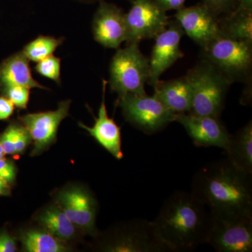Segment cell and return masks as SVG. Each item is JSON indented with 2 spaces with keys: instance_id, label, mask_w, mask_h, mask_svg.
<instances>
[{
  "instance_id": "cell-1",
  "label": "cell",
  "mask_w": 252,
  "mask_h": 252,
  "mask_svg": "<svg viewBox=\"0 0 252 252\" xmlns=\"http://www.w3.org/2000/svg\"><path fill=\"white\" fill-rule=\"evenodd\" d=\"M191 193L213 215L252 216V175L227 157L210 162L195 173Z\"/></svg>"
},
{
  "instance_id": "cell-2",
  "label": "cell",
  "mask_w": 252,
  "mask_h": 252,
  "mask_svg": "<svg viewBox=\"0 0 252 252\" xmlns=\"http://www.w3.org/2000/svg\"><path fill=\"white\" fill-rule=\"evenodd\" d=\"M214 215L191 192L176 191L162 204L153 220L173 252L193 251L207 243Z\"/></svg>"
},
{
  "instance_id": "cell-3",
  "label": "cell",
  "mask_w": 252,
  "mask_h": 252,
  "mask_svg": "<svg viewBox=\"0 0 252 252\" xmlns=\"http://www.w3.org/2000/svg\"><path fill=\"white\" fill-rule=\"evenodd\" d=\"M191 90L190 114L220 117L231 83L205 59L200 60L188 71Z\"/></svg>"
},
{
  "instance_id": "cell-4",
  "label": "cell",
  "mask_w": 252,
  "mask_h": 252,
  "mask_svg": "<svg viewBox=\"0 0 252 252\" xmlns=\"http://www.w3.org/2000/svg\"><path fill=\"white\" fill-rule=\"evenodd\" d=\"M201 59L211 63L231 84L252 87V42L220 34L201 48Z\"/></svg>"
},
{
  "instance_id": "cell-5",
  "label": "cell",
  "mask_w": 252,
  "mask_h": 252,
  "mask_svg": "<svg viewBox=\"0 0 252 252\" xmlns=\"http://www.w3.org/2000/svg\"><path fill=\"white\" fill-rule=\"evenodd\" d=\"M140 44H127L118 49L109 65V81L113 92L118 97L126 94H147L145 85L149 77V58L140 49Z\"/></svg>"
},
{
  "instance_id": "cell-6",
  "label": "cell",
  "mask_w": 252,
  "mask_h": 252,
  "mask_svg": "<svg viewBox=\"0 0 252 252\" xmlns=\"http://www.w3.org/2000/svg\"><path fill=\"white\" fill-rule=\"evenodd\" d=\"M99 248L114 252H173L153 220H131L102 235Z\"/></svg>"
},
{
  "instance_id": "cell-7",
  "label": "cell",
  "mask_w": 252,
  "mask_h": 252,
  "mask_svg": "<svg viewBox=\"0 0 252 252\" xmlns=\"http://www.w3.org/2000/svg\"><path fill=\"white\" fill-rule=\"evenodd\" d=\"M117 104L129 124L147 135H153L175 122V113L154 94H126L118 97Z\"/></svg>"
},
{
  "instance_id": "cell-8",
  "label": "cell",
  "mask_w": 252,
  "mask_h": 252,
  "mask_svg": "<svg viewBox=\"0 0 252 252\" xmlns=\"http://www.w3.org/2000/svg\"><path fill=\"white\" fill-rule=\"evenodd\" d=\"M213 215L207 244L219 252H252V216Z\"/></svg>"
},
{
  "instance_id": "cell-9",
  "label": "cell",
  "mask_w": 252,
  "mask_h": 252,
  "mask_svg": "<svg viewBox=\"0 0 252 252\" xmlns=\"http://www.w3.org/2000/svg\"><path fill=\"white\" fill-rule=\"evenodd\" d=\"M130 3V9L125 14L127 44L154 39L168 26L166 11L154 0H132Z\"/></svg>"
},
{
  "instance_id": "cell-10",
  "label": "cell",
  "mask_w": 252,
  "mask_h": 252,
  "mask_svg": "<svg viewBox=\"0 0 252 252\" xmlns=\"http://www.w3.org/2000/svg\"><path fill=\"white\" fill-rule=\"evenodd\" d=\"M71 100L59 102L56 110L25 114L19 121L31 136L32 157L40 155L57 140L60 124L69 115Z\"/></svg>"
},
{
  "instance_id": "cell-11",
  "label": "cell",
  "mask_w": 252,
  "mask_h": 252,
  "mask_svg": "<svg viewBox=\"0 0 252 252\" xmlns=\"http://www.w3.org/2000/svg\"><path fill=\"white\" fill-rule=\"evenodd\" d=\"M56 203L82 233L94 237L98 235L95 225L97 200L87 189L77 187L64 189L57 194Z\"/></svg>"
},
{
  "instance_id": "cell-12",
  "label": "cell",
  "mask_w": 252,
  "mask_h": 252,
  "mask_svg": "<svg viewBox=\"0 0 252 252\" xmlns=\"http://www.w3.org/2000/svg\"><path fill=\"white\" fill-rule=\"evenodd\" d=\"M185 32L176 20L170 21L167 27L154 39L149 61L148 84L154 88L162 74L184 57L181 50V40Z\"/></svg>"
},
{
  "instance_id": "cell-13",
  "label": "cell",
  "mask_w": 252,
  "mask_h": 252,
  "mask_svg": "<svg viewBox=\"0 0 252 252\" xmlns=\"http://www.w3.org/2000/svg\"><path fill=\"white\" fill-rule=\"evenodd\" d=\"M175 122L183 126L197 147H219L224 151L228 147L231 134L220 117L182 113L176 115Z\"/></svg>"
},
{
  "instance_id": "cell-14",
  "label": "cell",
  "mask_w": 252,
  "mask_h": 252,
  "mask_svg": "<svg viewBox=\"0 0 252 252\" xmlns=\"http://www.w3.org/2000/svg\"><path fill=\"white\" fill-rule=\"evenodd\" d=\"M94 40L104 48L118 49L126 39L125 13L105 0L99 1L92 23Z\"/></svg>"
},
{
  "instance_id": "cell-15",
  "label": "cell",
  "mask_w": 252,
  "mask_h": 252,
  "mask_svg": "<svg viewBox=\"0 0 252 252\" xmlns=\"http://www.w3.org/2000/svg\"><path fill=\"white\" fill-rule=\"evenodd\" d=\"M176 21L180 23L185 34L200 48L221 34L219 18L216 17L203 3L184 7L177 11Z\"/></svg>"
},
{
  "instance_id": "cell-16",
  "label": "cell",
  "mask_w": 252,
  "mask_h": 252,
  "mask_svg": "<svg viewBox=\"0 0 252 252\" xmlns=\"http://www.w3.org/2000/svg\"><path fill=\"white\" fill-rule=\"evenodd\" d=\"M107 81L102 80V100L98 110V116L94 117L93 127L79 122V127L87 131L104 149L117 160L124 158L122 151V129L107 113L105 104V91Z\"/></svg>"
},
{
  "instance_id": "cell-17",
  "label": "cell",
  "mask_w": 252,
  "mask_h": 252,
  "mask_svg": "<svg viewBox=\"0 0 252 252\" xmlns=\"http://www.w3.org/2000/svg\"><path fill=\"white\" fill-rule=\"evenodd\" d=\"M154 94L175 114L189 113L191 106V90L185 76L168 81H159Z\"/></svg>"
},
{
  "instance_id": "cell-18",
  "label": "cell",
  "mask_w": 252,
  "mask_h": 252,
  "mask_svg": "<svg viewBox=\"0 0 252 252\" xmlns=\"http://www.w3.org/2000/svg\"><path fill=\"white\" fill-rule=\"evenodd\" d=\"M11 86H25L30 89H48L33 78L29 60L23 51L13 54L0 64V89Z\"/></svg>"
},
{
  "instance_id": "cell-19",
  "label": "cell",
  "mask_w": 252,
  "mask_h": 252,
  "mask_svg": "<svg viewBox=\"0 0 252 252\" xmlns=\"http://www.w3.org/2000/svg\"><path fill=\"white\" fill-rule=\"evenodd\" d=\"M35 220L42 228L64 243L72 241L77 236V226L57 204L41 210Z\"/></svg>"
},
{
  "instance_id": "cell-20",
  "label": "cell",
  "mask_w": 252,
  "mask_h": 252,
  "mask_svg": "<svg viewBox=\"0 0 252 252\" xmlns=\"http://www.w3.org/2000/svg\"><path fill=\"white\" fill-rule=\"evenodd\" d=\"M227 158L240 170L252 175V120L230 135L229 143L225 150Z\"/></svg>"
},
{
  "instance_id": "cell-21",
  "label": "cell",
  "mask_w": 252,
  "mask_h": 252,
  "mask_svg": "<svg viewBox=\"0 0 252 252\" xmlns=\"http://www.w3.org/2000/svg\"><path fill=\"white\" fill-rule=\"evenodd\" d=\"M219 26L223 35L252 42V11L235 9L222 19L219 18Z\"/></svg>"
},
{
  "instance_id": "cell-22",
  "label": "cell",
  "mask_w": 252,
  "mask_h": 252,
  "mask_svg": "<svg viewBox=\"0 0 252 252\" xmlns=\"http://www.w3.org/2000/svg\"><path fill=\"white\" fill-rule=\"evenodd\" d=\"M23 250L28 252H63L69 250L67 243L45 229H31L21 235Z\"/></svg>"
},
{
  "instance_id": "cell-23",
  "label": "cell",
  "mask_w": 252,
  "mask_h": 252,
  "mask_svg": "<svg viewBox=\"0 0 252 252\" xmlns=\"http://www.w3.org/2000/svg\"><path fill=\"white\" fill-rule=\"evenodd\" d=\"M64 39L63 37L57 39L54 36L40 35L26 44L22 51L29 61L37 63L53 55Z\"/></svg>"
},
{
  "instance_id": "cell-24",
  "label": "cell",
  "mask_w": 252,
  "mask_h": 252,
  "mask_svg": "<svg viewBox=\"0 0 252 252\" xmlns=\"http://www.w3.org/2000/svg\"><path fill=\"white\" fill-rule=\"evenodd\" d=\"M61 60L54 55L36 63L34 70L39 75L61 84Z\"/></svg>"
},
{
  "instance_id": "cell-25",
  "label": "cell",
  "mask_w": 252,
  "mask_h": 252,
  "mask_svg": "<svg viewBox=\"0 0 252 252\" xmlns=\"http://www.w3.org/2000/svg\"><path fill=\"white\" fill-rule=\"evenodd\" d=\"M4 96L8 97L18 109H26L29 102L31 89L21 86H11L1 89Z\"/></svg>"
},
{
  "instance_id": "cell-26",
  "label": "cell",
  "mask_w": 252,
  "mask_h": 252,
  "mask_svg": "<svg viewBox=\"0 0 252 252\" xmlns=\"http://www.w3.org/2000/svg\"><path fill=\"white\" fill-rule=\"evenodd\" d=\"M22 124L12 123L0 136V144L2 147L5 155H16L15 145Z\"/></svg>"
},
{
  "instance_id": "cell-27",
  "label": "cell",
  "mask_w": 252,
  "mask_h": 252,
  "mask_svg": "<svg viewBox=\"0 0 252 252\" xmlns=\"http://www.w3.org/2000/svg\"><path fill=\"white\" fill-rule=\"evenodd\" d=\"M202 3L219 18L222 14H228L236 7L238 0H203Z\"/></svg>"
},
{
  "instance_id": "cell-28",
  "label": "cell",
  "mask_w": 252,
  "mask_h": 252,
  "mask_svg": "<svg viewBox=\"0 0 252 252\" xmlns=\"http://www.w3.org/2000/svg\"><path fill=\"white\" fill-rule=\"evenodd\" d=\"M16 177V169L14 164L10 160L0 159V178L9 185L14 183Z\"/></svg>"
},
{
  "instance_id": "cell-29",
  "label": "cell",
  "mask_w": 252,
  "mask_h": 252,
  "mask_svg": "<svg viewBox=\"0 0 252 252\" xmlns=\"http://www.w3.org/2000/svg\"><path fill=\"white\" fill-rule=\"evenodd\" d=\"M32 142L31 136L30 135L27 129L22 125L19 134H18L17 141L15 145V152L16 155L22 154L26 149L28 148L29 144Z\"/></svg>"
},
{
  "instance_id": "cell-30",
  "label": "cell",
  "mask_w": 252,
  "mask_h": 252,
  "mask_svg": "<svg viewBox=\"0 0 252 252\" xmlns=\"http://www.w3.org/2000/svg\"><path fill=\"white\" fill-rule=\"evenodd\" d=\"M16 250V239L7 232L0 233V252H14Z\"/></svg>"
},
{
  "instance_id": "cell-31",
  "label": "cell",
  "mask_w": 252,
  "mask_h": 252,
  "mask_svg": "<svg viewBox=\"0 0 252 252\" xmlns=\"http://www.w3.org/2000/svg\"><path fill=\"white\" fill-rule=\"evenodd\" d=\"M15 106L6 96L0 97V121L9 119L14 114Z\"/></svg>"
},
{
  "instance_id": "cell-32",
  "label": "cell",
  "mask_w": 252,
  "mask_h": 252,
  "mask_svg": "<svg viewBox=\"0 0 252 252\" xmlns=\"http://www.w3.org/2000/svg\"><path fill=\"white\" fill-rule=\"evenodd\" d=\"M158 6L165 11H178L185 7L186 0H154Z\"/></svg>"
},
{
  "instance_id": "cell-33",
  "label": "cell",
  "mask_w": 252,
  "mask_h": 252,
  "mask_svg": "<svg viewBox=\"0 0 252 252\" xmlns=\"http://www.w3.org/2000/svg\"><path fill=\"white\" fill-rule=\"evenodd\" d=\"M235 9L252 11V0H238V4Z\"/></svg>"
},
{
  "instance_id": "cell-34",
  "label": "cell",
  "mask_w": 252,
  "mask_h": 252,
  "mask_svg": "<svg viewBox=\"0 0 252 252\" xmlns=\"http://www.w3.org/2000/svg\"><path fill=\"white\" fill-rule=\"evenodd\" d=\"M11 193L9 185L0 178V195H9Z\"/></svg>"
},
{
  "instance_id": "cell-35",
  "label": "cell",
  "mask_w": 252,
  "mask_h": 252,
  "mask_svg": "<svg viewBox=\"0 0 252 252\" xmlns=\"http://www.w3.org/2000/svg\"><path fill=\"white\" fill-rule=\"evenodd\" d=\"M74 1H79V2L86 3V4H92V3L97 2V1H101V0H74ZM130 1L132 0H127Z\"/></svg>"
},
{
  "instance_id": "cell-36",
  "label": "cell",
  "mask_w": 252,
  "mask_h": 252,
  "mask_svg": "<svg viewBox=\"0 0 252 252\" xmlns=\"http://www.w3.org/2000/svg\"><path fill=\"white\" fill-rule=\"evenodd\" d=\"M5 156L4 150H3L2 147L0 144V159L4 158Z\"/></svg>"
}]
</instances>
